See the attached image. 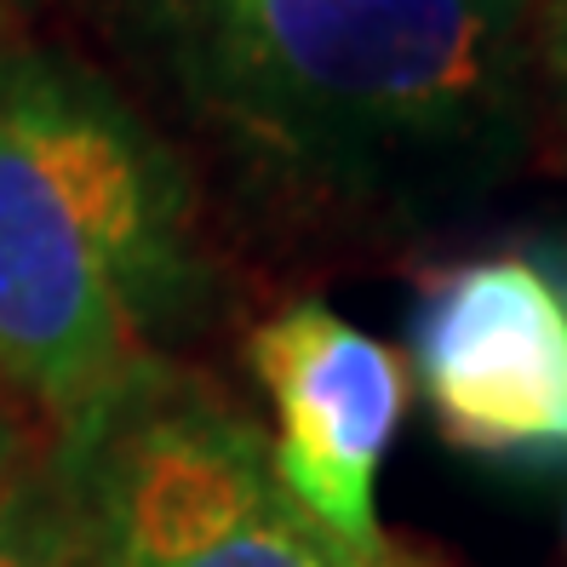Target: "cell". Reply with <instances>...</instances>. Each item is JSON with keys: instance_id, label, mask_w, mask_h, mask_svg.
<instances>
[{"instance_id": "obj_4", "label": "cell", "mask_w": 567, "mask_h": 567, "mask_svg": "<svg viewBox=\"0 0 567 567\" xmlns=\"http://www.w3.org/2000/svg\"><path fill=\"white\" fill-rule=\"evenodd\" d=\"M408 350L447 442L505 464H567V287L545 258L487 252L442 270Z\"/></svg>"}, {"instance_id": "obj_8", "label": "cell", "mask_w": 567, "mask_h": 567, "mask_svg": "<svg viewBox=\"0 0 567 567\" xmlns=\"http://www.w3.org/2000/svg\"><path fill=\"white\" fill-rule=\"evenodd\" d=\"M23 453H29V442H23V424L12 419V408L0 402V493H7L12 482H23L29 471H23Z\"/></svg>"}, {"instance_id": "obj_11", "label": "cell", "mask_w": 567, "mask_h": 567, "mask_svg": "<svg viewBox=\"0 0 567 567\" xmlns=\"http://www.w3.org/2000/svg\"><path fill=\"white\" fill-rule=\"evenodd\" d=\"M0 12H7V0H0Z\"/></svg>"}, {"instance_id": "obj_3", "label": "cell", "mask_w": 567, "mask_h": 567, "mask_svg": "<svg viewBox=\"0 0 567 567\" xmlns=\"http://www.w3.org/2000/svg\"><path fill=\"white\" fill-rule=\"evenodd\" d=\"M81 567H419L292 498L270 436L173 373L63 442Z\"/></svg>"}, {"instance_id": "obj_10", "label": "cell", "mask_w": 567, "mask_h": 567, "mask_svg": "<svg viewBox=\"0 0 567 567\" xmlns=\"http://www.w3.org/2000/svg\"><path fill=\"white\" fill-rule=\"evenodd\" d=\"M63 567H81V545H75V556H70V561H63Z\"/></svg>"}, {"instance_id": "obj_5", "label": "cell", "mask_w": 567, "mask_h": 567, "mask_svg": "<svg viewBox=\"0 0 567 567\" xmlns=\"http://www.w3.org/2000/svg\"><path fill=\"white\" fill-rule=\"evenodd\" d=\"M252 379L276 419V471L292 498L355 545H384L379 471L408 413V367L332 305H287L252 332Z\"/></svg>"}, {"instance_id": "obj_6", "label": "cell", "mask_w": 567, "mask_h": 567, "mask_svg": "<svg viewBox=\"0 0 567 567\" xmlns=\"http://www.w3.org/2000/svg\"><path fill=\"white\" fill-rule=\"evenodd\" d=\"M75 556V516L63 487L12 482L0 493V567H63Z\"/></svg>"}, {"instance_id": "obj_7", "label": "cell", "mask_w": 567, "mask_h": 567, "mask_svg": "<svg viewBox=\"0 0 567 567\" xmlns=\"http://www.w3.org/2000/svg\"><path fill=\"white\" fill-rule=\"evenodd\" d=\"M533 81L545 86L567 150V0H539L533 7Z\"/></svg>"}, {"instance_id": "obj_2", "label": "cell", "mask_w": 567, "mask_h": 567, "mask_svg": "<svg viewBox=\"0 0 567 567\" xmlns=\"http://www.w3.org/2000/svg\"><path fill=\"white\" fill-rule=\"evenodd\" d=\"M213 270L178 144L63 47H0V390L81 442L166 379Z\"/></svg>"}, {"instance_id": "obj_12", "label": "cell", "mask_w": 567, "mask_h": 567, "mask_svg": "<svg viewBox=\"0 0 567 567\" xmlns=\"http://www.w3.org/2000/svg\"><path fill=\"white\" fill-rule=\"evenodd\" d=\"M533 7H539V0H533Z\"/></svg>"}, {"instance_id": "obj_9", "label": "cell", "mask_w": 567, "mask_h": 567, "mask_svg": "<svg viewBox=\"0 0 567 567\" xmlns=\"http://www.w3.org/2000/svg\"><path fill=\"white\" fill-rule=\"evenodd\" d=\"M545 264H550V270H556V281H561V287H567V241H561V247H556V252H550V258H545Z\"/></svg>"}, {"instance_id": "obj_1", "label": "cell", "mask_w": 567, "mask_h": 567, "mask_svg": "<svg viewBox=\"0 0 567 567\" xmlns=\"http://www.w3.org/2000/svg\"><path fill=\"white\" fill-rule=\"evenodd\" d=\"M126 81L292 218L471 207L533 138V0H75Z\"/></svg>"}]
</instances>
